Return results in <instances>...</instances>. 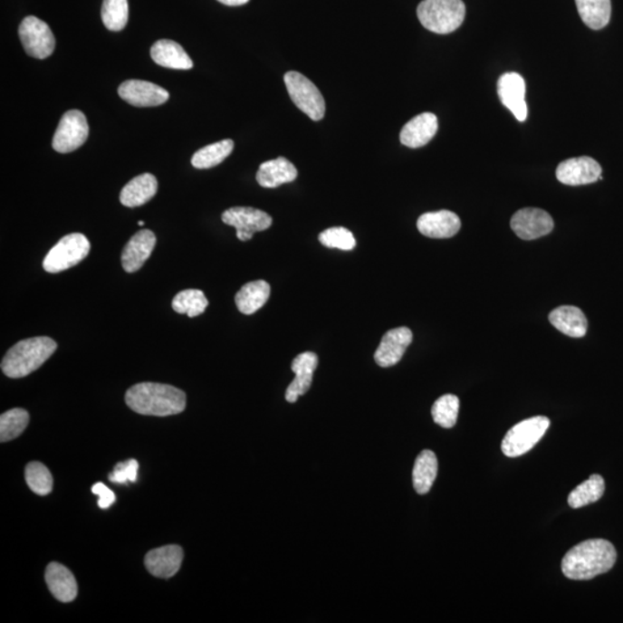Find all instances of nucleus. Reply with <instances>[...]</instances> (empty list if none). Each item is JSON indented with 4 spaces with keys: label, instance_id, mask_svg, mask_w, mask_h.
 Masks as SVG:
<instances>
[{
    "label": "nucleus",
    "instance_id": "1",
    "mask_svg": "<svg viewBox=\"0 0 623 623\" xmlns=\"http://www.w3.org/2000/svg\"><path fill=\"white\" fill-rule=\"evenodd\" d=\"M617 551L605 539H589L572 549L562 559L561 570L566 578L587 580L605 574L617 562Z\"/></svg>",
    "mask_w": 623,
    "mask_h": 623
},
{
    "label": "nucleus",
    "instance_id": "2",
    "mask_svg": "<svg viewBox=\"0 0 623 623\" xmlns=\"http://www.w3.org/2000/svg\"><path fill=\"white\" fill-rule=\"evenodd\" d=\"M125 402L130 410L143 416H174L187 407V394L174 386L143 382L130 387Z\"/></svg>",
    "mask_w": 623,
    "mask_h": 623
},
{
    "label": "nucleus",
    "instance_id": "3",
    "mask_svg": "<svg viewBox=\"0 0 623 623\" xmlns=\"http://www.w3.org/2000/svg\"><path fill=\"white\" fill-rule=\"evenodd\" d=\"M56 350L57 343L45 336L20 340L3 358V373L12 379L27 377L39 369Z\"/></svg>",
    "mask_w": 623,
    "mask_h": 623
},
{
    "label": "nucleus",
    "instance_id": "4",
    "mask_svg": "<svg viewBox=\"0 0 623 623\" xmlns=\"http://www.w3.org/2000/svg\"><path fill=\"white\" fill-rule=\"evenodd\" d=\"M465 11L462 0H423L417 15L427 31L446 35L462 26Z\"/></svg>",
    "mask_w": 623,
    "mask_h": 623
},
{
    "label": "nucleus",
    "instance_id": "5",
    "mask_svg": "<svg viewBox=\"0 0 623 623\" xmlns=\"http://www.w3.org/2000/svg\"><path fill=\"white\" fill-rule=\"evenodd\" d=\"M551 425L544 416L532 417L516 424L504 436L501 449L507 457H519L532 450L545 436Z\"/></svg>",
    "mask_w": 623,
    "mask_h": 623
},
{
    "label": "nucleus",
    "instance_id": "6",
    "mask_svg": "<svg viewBox=\"0 0 623 623\" xmlns=\"http://www.w3.org/2000/svg\"><path fill=\"white\" fill-rule=\"evenodd\" d=\"M286 90L290 99L299 110L309 116L312 120L319 121L325 117L326 103L317 86L298 72H288L284 75Z\"/></svg>",
    "mask_w": 623,
    "mask_h": 623
},
{
    "label": "nucleus",
    "instance_id": "7",
    "mask_svg": "<svg viewBox=\"0 0 623 623\" xmlns=\"http://www.w3.org/2000/svg\"><path fill=\"white\" fill-rule=\"evenodd\" d=\"M91 243L85 235L71 234L54 245L43 261L45 272L57 273L77 266L90 254Z\"/></svg>",
    "mask_w": 623,
    "mask_h": 623
},
{
    "label": "nucleus",
    "instance_id": "8",
    "mask_svg": "<svg viewBox=\"0 0 623 623\" xmlns=\"http://www.w3.org/2000/svg\"><path fill=\"white\" fill-rule=\"evenodd\" d=\"M90 136L87 118L80 110H70L62 117L53 139V149L61 154L72 153L86 142Z\"/></svg>",
    "mask_w": 623,
    "mask_h": 623
},
{
    "label": "nucleus",
    "instance_id": "9",
    "mask_svg": "<svg viewBox=\"0 0 623 623\" xmlns=\"http://www.w3.org/2000/svg\"><path fill=\"white\" fill-rule=\"evenodd\" d=\"M19 36L24 52L36 59H45L53 53L56 40L52 29L36 16H27L19 27Z\"/></svg>",
    "mask_w": 623,
    "mask_h": 623
},
{
    "label": "nucleus",
    "instance_id": "10",
    "mask_svg": "<svg viewBox=\"0 0 623 623\" xmlns=\"http://www.w3.org/2000/svg\"><path fill=\"white\" fill-rule=\"evenodd\" d=\"M222 221L235 227L242 242L251 241L255 233L267 230L273 225V218L267 213L251 207L227 209L222 214Z\"/></svg>",
    "mask_w": 623,
    "mask_h": 623
},
{
    "label": "nucleus",
    "instance_id": "11",
    "mask_svg": "<svg viewBox=\"0 0 623 623\" xmlns=\"http://www.w3.org/2000/svg\"><path fill=\"white\" fill-rule=\"evenodd\" d=\"M511 226L513 233L523 241H533L552 233L554 221L545 210L523 208L513 214Z\"/></svg>",
    "mask_w": 623,
    "mask_h": 623
},
{
    "label": "nucleus",
    "instance_id": "12",
    "mask_svg": "<svg viewBox=\"0 0 623 623\" xmlns=\"http://www.w3.org/2000/svg\"><path fill=\"white\" fill-rule=\"evenodd\" d=\"M118 94L133 107H158L169 100L170 95L164 88L143 80H128L118 88Z\"/></svg>",
    "mask_w": 623,
    "mask_h": 623
},
{
    "label": "nucleus",
    "instance_id": "13",
    "mask_svg": "<svg viewBox=\"0 0 623 623\" xmlns=\"http://www.w3.org/2000/svg\"><path fill=\"white\" fill-rule=\"evenodd\" d=\"M600 177V164L589 156L566 159L557 168L559 182L570 187L596 183Z\"/></svg>",
    "mask_w": 623,
    "mask_h": 623
},
{
    "label": "nucleus",
    "instance_id": "14",
    "mask_svg": "<svg viewBox=\"0 0 623 623\" xmlns=\"http://www.w3.org/2000/svg\"><path fill=\"white\" fill-rule=\"evenodd\" d=\"M525 92V81L521 74L516 73V72H509V73L501 75L498 81L500 101L519 121H525L528 118Z\"/></svg>",
    "mask_w": 623,
    "mask_h": 623
},
{
    "label": "nucleus",
    "instance_id": "15",
    "mask_svg": "<svg viewBox=\"0 0 623 623\" xmlns=\"http://www.w3.org/2000/svg\"><path fill=\"white\" fill-rule=\"evenodd\" d=\"M412 339L414 335L407 327L395 328L387 331L374 353V360L380 368L387 369L397 365L412 343Z\"/></svg>",
    "mask_w": 623,
    "mask_h": 623
},
{
    "label": "nucleus",
    "instance_id": "16",
    "mask_svg": "<svg viewBox=\"0 0 623 623\" xmlns=\"http://www.w3.org/2000/svg\"><path fill=\"white\" fill-rule=\"evenodd\" d=\"M184 552L178 545H168L150 551L145 558L147 570L155 578L170 579L182 567Z\"/></svg>",
    "mask_w": 623,
    "mask_h": 623
},
{
    "label": "nucleus",
    "instance_id": "17",
    "mask_svg": "<svg viewBox=\"0 0 623 623\" xmlns=\"http://www.w3.org/2000/svg\"><path fill=\"white\" fill-rule=\"evenodd\" d=\"M461 220L450 210L423 214L417 221L419 233L428 238H452L461 229Z\"/></svg>",
    "mask_w": 623,
    "mask_h": 623
},
{
    "label": "nucleus",
    "instance_id": "18",
    "mask_svg": "<svg viewBox=\"0 0 623 623\" xmlns=\"http://www.w3.org/2000/svg\"><path fill=\"white\" fill-rule=\"evenodd\" d=\"M319 358L314 352H304L294 358L292 369L296 378L290 383L285 391V399L289 403H296L297 399L310 390L313 373L318 368Z\"/></svg>",
    "mask_w": 623,
    "mask_h": 623
},
{
    "label": "nucleus",
    "instance_id": "19",
    "mask_svg": "<svg viewBox=\"0 0 623 623\" xmlns=\"http://www.w3.org/2000/svg\"><path fill=\"white\" fill-rule=\"evenodd\" d=\"M156 245V237L153 231L140 230L133 235L126 244L121 264L126 273H136L141 269L146 261L153 254Z\"/></svg>",
    "mask_w": 623,
    "mask_h": 623
},
{
    "label": "nucleus",
    "instance_id": "20",
    "mask_svg": "<svg viewBox=\"0 0 623 623\" xmlns=\"http://www.w3.org/2000/svg\"><path fill=\"white\" fill-rule=\"evenodd\" d=\"M439 129L435 113L424 112L412 118L409 123L404 125L399 134V140L409 149H420L427 146L436 137Z\"/></svg>",
    "mask_w": 623,
    "mask_h": 623
},
{
    "label": "nucleus",
    "instance_id": "21",
    "mask_svg": "<svg viewBox=\"0 0 623 623\" xmlns=\"http://www.w3.org/2000/svg\"><path fill=\"white\" fill-rule=\"evenodd\" d=\"M49 590L62 603H71L78 595V584L70 570L58 562H52L45 570Z\"/></svg>",
    "mask_w": 623,
    "mask_h": 623
},
{
    "label": "nucleus",
    "instance_id": "22",
    "mask_svg": "<svg viewBox=\"0 0 623 623\" xmlns=\"http://www.w3.org/2000/svg\"><path fill=\"white\" fill-rule=\"evenodd\" d=\"M550 322L570 338H584L588 331V320L582 310L576 306H560L550 313Z\"/></svg>",
    "mask_w": 623,
    "mask_h": 623
},
{
    "label": "nucleus",
    "instance_id": "23",
    "mask_svg": "<svg viewBox=\"0 0 623 623\" xmlns=\"http://www.w3.org/2000/svg\"><path fill=\"white\" fill-rule=\"evenodd\" d=\"M298 171L289 159L279 158L261 164L256 182L264 188H276L281 185L292 183Z\"/></svg>",
    "mask_w": 623,
    "mask_h": 623
},
{
    "label": "nucleus",
    "instance_id": "24",
    "mask_svg": "<svg viewBox=\"0 0 623 623\" xmlns=\"http://www.w3.org/2000/svg\"><path fill=\"white\" fill-rule=\"evenodd\" d=\"M150 56L156 64L171 70H191L192 59L182 45L171 40H159L151 46Z\"/></svg>",
    "mask_w": 623,
    "mask_h": 623
},
{
    "label": "nucleus",
    "instance_id": "25",
    "mask_svg": "<svg viewBox=\"0 0 623 623\" xmlns=\"http://www.w3.org/2000/svg\"><path fill=\"white\" fill-rule=\"evenodd\" d=\"M158 179L151 174H143L130 180L120 192V202L125 207L136 208L153 199L158 192Z\"/></svg>",
    "mask_w": 623,
    "mask_h": 623
},
{
    "label": "nucleus",
    "instance_id": "26",
    "mask_svg": "<svg viewBox=\"0 0 623 623\" xmlns=\"http://www.w3.org/2000/svg\"><path fill=\"white\" fill-rule=\"evenodd\" d=\"M271 296V285L266 281L250 282L235 294V305L243 314L251 315L259 311Z\"/></svg>",
    "mask_w": 623,
    "mask_h": 623
},
{
    "label": "nucleus",
    "instance_id": "27",
    "mask_svg": "<svg viewBox=\"0 0 623 623\" xmlns=\"http://www.w3.org/2000/svg\"><path fill=\"white\" fill-rule=\"evenodd\" d=\"M437 474V458L432 450H423L415 462L412 478L418 494H427L435 484Z\"/></svg>",
    "mask_w": 623,
    "mask_h": 623
},
{
    "label": "nucleus",
    "instance_id": "28",
    "mask_svg": "<svg viewBox=\"0 0 623 623\" xmlns=\"http://www.w3.org/2000/svg\"><path fill=\"white\" fill-rule=\"evenodd\" d=\"M583 23L593 31L608 26L610 20V0H575Z\"/></svg>",
    "mask_w": 623,
    "mask_h": 623
},
{
    "label": "nucleus",
    "instance_id": "29",
    "mask_svg": "<svg viewBox=\"0 0 623 623\" xmlns=\"http://www.w3.org/2000/svg\"><path fill=\"white\" fill-rule=\"evenodd\" d=\"M605 492L604 478L600 474H592L588 481L580 484L568 496V504L571 508L579 509L595 503L601 499Z\"/></svg>",
    "mask_w": 623,
    "mask_h": 623
},
{
    "label": "nucleus",
    "instance_id": "30",
    "mask_svg": "<svg viewBox=\"0 0 623 623\" xmlns=\"http://www.w3.org/2000/svg\"><path fill=\"white\" fill-rule=\"evenodd\" d=\"M235 143L230 139L206 146L196 151L192 158V166L196 169H210L221 164L233 153Z\"/></svg>",
    "mask_w": 623,
    "mask_h": 623
},
{
    "label": "nucleus",
    "instance_id": "31",
    "mask_svg": "<svg viewBox=\"0 0 623 623\" xmlns=\"http://www.w3.org/2000/svg\"><path fill=\"white\" fill-rule=\"evenodd\" d=\"M208 299L201 290L188 289L176 294L172 301V309L179 314H187L189 318H196L204 313L208 307Z\"/></svg>",
    "mask_w": 623,
    "mask_h": 623
},
{
    "label": "nucleus",
    "instance_id": "32",
    "mask_svg": "<svg viewBox=\"0 0 623 623\" xmlns=\"http://www.w3.org/2000/svg\"><path fill=\"white\" fill-rule=\"evenodd\" d=\"M101 16L109 31H123L129 21L128 0H103Z\"/></svg>",
    "mask_w": 623,
    "mask_h": 623
},
{
    "label": "nucleus",
    "instance_id": "33",
    "mask_svg": "<svg viewBox=\"0 0 623 623\" xmlns=\"http://www.w3.org/2000/svg\"><path fill=\"white\" fill-rule=\"evenodd\" d=\"M29 414L26 410L15 407L0 417V441L7 442L16 439L26 429Z\"/></svg>",
    "mask_w": 623,
    "mask_h": 623
},
{
    "label": "nucleus",
    "instance_id": "34",
    "mask_svg": "<svg viewBox=\"0 0 623 623\" xmlns=\"http://www.w3.org/2000/svg\"><path fill=\"white\" fill-rule=\"evenodd\" d=\"M460 399L455 395H444L432 407L433 420L444 428H452L457 422Z\"/></svg>",
    "mask_w": 623,
    "mask_h": 623
},
{
    "label": "nucleus",
    "instance_id": "35",
    "mask_svg": "<svg viewBox=\"0 0 623 623\" xmlns=\"http://www.w3.org/2000/svg\"><path fill=\"white\" fill-rule=\"evenodd\" d=\"M27 485L34 494L48 495L52 494L53 478L48 467L40 462H31L26 466Z\"/></svg>",
    "mask_w": 623,
    "mask_h": 623
},
{
    "label": "nucleus",
    "instance_id": "36",
    "mask_svg": "<svg viewBox=\"0 0 623 623\" xmlns=\"http://www.w3.org/2000/svg\"><path fill=\"white\" fill-rule=\"evenodd\" d=\"M319 241L323 246L339 248L342 251H352L356 247L355 235L345 227H331L320 234Z\"/></svg>",
    "mask_w": 623,
    "mask_h": 623
},
{
    "label": "nucleus",
    "instance_id": "37",
    "mask_svg": "<svg viewBox=\"0 0 623 623\" xmlns=\"http://www.w3.org/2000/svg\"><path fill=\"white\" fill-rule=\"evenodd\" d=\"M139 463L137 460H129L118 463L113 469V473L109 475L110 482L116 484H126L128 482H137Z\"/></svg>",
    "mask_w": 623,
    "mask_h": 623
},
{
    "label": "nucleus",
    "instance_id": "38",
    "mask_svg": "<svg viewBox=\"0 0 623 623\" xmlns=\"http://www.w3.org/2000/svg\"><path fill=\"white\" fill-rule=\"evenodd\" d=\"M92 494L99 495V506L101 509H108L111 504L115 503L116 495L110 488L104 485L102 483L95 484L91 488Z\"/></svg>",
    "mask_w": 623,
    "mask_h": 623
},
{
    "label": "nucleus",
    "instance_id": "39",
    "mask_svg": "<svg viewBox=\"0 0 623 623\" xmlns=\"http://www.w3.org/2000/svg\"><path fill=\"white\" fill-rule=\"evenodd\" d=\"M218 2L225 4L226 6H242L245 5L250 0H218Z\"/></svg>",
    "mask_w": 623,
    "mask_h": 623
},
{
    "label": "nucleus",
    "instance_id": "40",
    "mask_svg": "<svg viewBox=\"0 0 623 623\" xmlns=\"http://www.w3.org/2000/svg\"><path fill=\"white\" fill-rule=\"evenodd\" d=\"M138 225H140V226L145 225V222H143V221H139Z\"/></svg>",
    "mask_w": 623,
    "mask_h": 623
}]
</instances>
